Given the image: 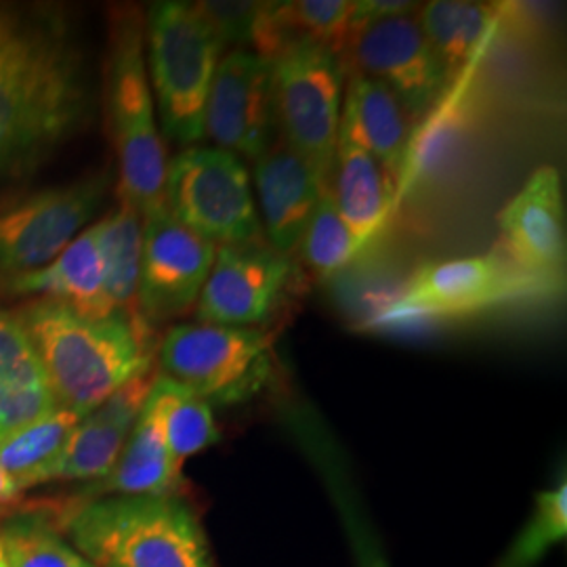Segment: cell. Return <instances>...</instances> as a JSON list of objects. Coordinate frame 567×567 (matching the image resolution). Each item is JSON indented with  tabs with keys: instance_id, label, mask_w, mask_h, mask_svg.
<instances>
[{
	"instance_id": "cell-1",
	"label": "cell",
	"mask_w": 567,
	"mask_h": 567,
	"mask_svg": "<svg viewBox=\"0 0 567 567\" xmlns=\"http://www.w3.org/2000/svg\"><path fill=\"white\" fill-rule=\"evenodd\" d=\"M89 114L86 55L68 7L0 0V179L37 171Z\"/></svg>"
},
{
	"instance_id": "cell-8",
	"label": "cell",
	"mask_w": 567,
	"mask_h": 567,
	"mask_svg": "<svg viewBox=\"0 0 567 567\" xmlns=\"http://www.w3.org/2000/svg\"><path fill=\"white\" fill-rule=\"evenodd\" d=\"M166 208L213 244H265L250 173L243 158L215 145H192L166 166Z\"/></svg>"
},
{
	"instance_id": "cell-21",
	"label": "cell",
	"mask_w": 567,
	"mask_h": 567,
	"mask_svg": "<svg viewBox=\"0 0 567 567\" xmlns=\"http://www.w3.org/2000/svg\"><path fill=\"white\" fill-rule=\"evenodd\" d=\"M339 137L355 143L400 177L414 124L393 91L364 74H347Z\"/></svg>"
},
{
	"instance_id": "cell-2",
	"label": "cell",
	"mask_w": 567,
	"mask_h": 567,
	"mask_svg": "<svg viewBox=\"0 0 567 567\" xmlns=\"http://www.w3.org/2000/svg\"><path fill=\"white\" fill-rule=\"evenodd\" d=\"M34 344L55 402L86 416L114 391L156 364L158 330L122 313L84 318L53 299L16 313Z\"/></svg>"
},
{
	"instance_id": "cell-27",
	"label": "cell",
	"mask_w": 567,
	"mask_h": 567,
	"mask_svg": "<svg viewBox=\"0 0 567 567\" xmlns=\"http://www.w3.org/2000/svg\"><path fill=\"white\" fill-rule=\"evenodd\" d=\"M0 548L9 567H95L53 524L51 511H16L0 526Z\"/></svg>"
},
{
	"instance_id": "cell-16",
	"label": "cell",
	"mask_w": 567,
	"mask_h": 567,
	"mask_svg": "<svg viewBox=\"0 0 567 567\" xmlns=\"http://www.w3.org/2000/svg\"><path fill=\"white\" fill-rule=\"evenodd\" d=\"M494 248L508 264L543 282L566 286V210L555 166L532 173L519 194L498 215Z\"/></svg>"
},
{
	"instance_id": "cell-26",
	"label": "cell",
	"mask_w": 567,
	"mask_h": 567,
	"mask_svg": "<svg viewBox=\"0 0 567 567\" xmlns=\"http://www.w3.org/2000/svg\"><path fill=\"white\" fill-rule=\"evenodd\" d=\"M79 421V414L55 408L32 423L0 433V466L13 477L21 492L47 484L49 471L58 463Z\"/></svg>"
},
{
	"instance_id": "cell-34",
	"label": "cell",
	"mask_w": 567,
	"mask_h": 567,
	"mask_svg": "<svg viewBox=\"0 0 567 567\" xmlns=\"http://www.w3.org/2000/svg\"><path fill=\"white\" fill-rule=\"evenodd\" d=\"M0 567H9L7 559H4V555H2V548H0Z\"/></svg>"
},
{
	"instance_id": "cell-19",
	"label": "cell",
	"mask_w": 567,
	"mask_h": 567,
	"mask_svg": "<svg viewBox=\"0 0 567 567\" xmlns=\"http://www.w3.org/2000/svg\"><path fill=\"white\" fill-rule=\"evenodd\" d=\"M185 489L183 468L173 463L166 446L163 405L152 389L118 463L70 503H89L105 496H185Z\"/></svg>"
},
{
	"instance_id": "cell-14",
	"label": "cell",
	"mask_w": 567,
	"mask_h": 567,
	"mask_svg": "<svg viewBox=\"0 0 567 567\" xmlns=\"http://www.w3.org/2000/svg\"><path fill=\"white\" fill-rule=\"evenodd\" d=\"M204 137L243 161H257L278 140L274 63L248 49L225 53L204 107Z\"/></svg>"
},
{
	"instance_id": "cell-31",
	"label": "cell",
	"mask_w": 567,
	"mask_h": 567,
	"mask_svg": "<svg viewBox=\"0 0 567 567\" xmlns=\"http://www.w3.org/2000/svg\"><path fill=\"white\" fill-rule=\"evenodd\" d=\"M204 21L224 47L248 49L255 39L264 2L255 0H203L194 2Z\"/></svg>"
},
{
	"instance_id": "cell-22",
	"label": "cell",
	"mask_w": 567,
	"mask_h": 567,
	"mask_svg": "<svg viewBox=\"0 0 567 567\" xmlns=\"http://www.w3.org/2000/svg\"><path fill=\"white\" fill-rule=\"evenodd\" d=\"M330 192L339 215L364 248L398 213V182L355 143L339 137Z\"/></svg>"
},
{
	"instance_id": "cell-6",
	"label": "cell",
	"mask_w": 567,
	"mask_h": 567,
	"mask_svg": "<svg viewBox=\"0 0 567 567\" xmlns=\"http://www.w3.org/2000/svg\"><path fill=\"white\" fill-rule=\"evenodd\" d=\"M561 286L532 278L496 250L421 265L368 326L398 330L475 318L498 307L559 297Z\"/></svg>"
},
{
	"instance_id": "cell-7",
	"label": "cell",
	"mask_w": 567,
	"mask_h": 567,
	"mask_svg": "<svg viewBox=\"0 0 567 567\" xmlns=\"http://www.w3.org/2000/svg\"><path fill=\"white\" fill-rule=\"evenodd\" d=\"M274 344L276 332L261 326H173L158 343L156 365L210 405L240 404L269 381Z\"/></svg>"
},
{
	"instance_id": "cell-30",
	"label": "cell",
	"mask_w": 567,
	"mask_h": 567,
	"mask_svg": "<svg viewBox=\"0 0 567 567\" xmlns=\"http://www.w3.org/2000/svg\"><path fill=\"white\" fill-rule=\"evenodd\" d=\"M567 536V484H559L536 494L534 511L526 526L508 545L494 567H536L548 550L561 545Z\"/></svg>"
},
{
	"instance_id": "cell-24",
	"label": "cell",
	"mask_w": 567,
	"mask_h": 567,
	"mask_svg": "<svg viewBox=\"0 0 567 567\" xmlns=\"http://www.w3.org/2000/svg\"><path fill=\"white\" fill-rule=\"evenodd\" d=\"M60 408L41 358L13 313L0 309V433Z\"/></svg>"
},
{
	"instance_id": "cell-12",
	"label": "cell",
	"mask_w": 567,
	"mask_h": 567,
	"mask_svg": "<svg viewBox=\"0 0 567 567\" xmlns=\"http://www.w3.org/2000/svg\"><path fill=\"white\" fill-rule=\"evenodd\" d=\"M215 255L217 244L179 224L166 206L145 215L137 295L143 322L158 330L196 309Z\"/></svg>"
},
{
	"instance_id": "cell-29",
	"label": "cell",
	"mask_w": 567,
	"mask_h": 567,
	"mask_svg": "<svg viewBox=\"0 0 567 567\" xmlns=\"http://www.w3.org/2000/svg\"><path fill=\"white\" fill-rule=\"evenodd\" d=\"M297 252L309 276L320 282L337 276L362 252V246L337 210L330 185L305 227Z\"/></svg>"
},
{
	"instance_id": "cell-23",
	"label": "cell",
	"mask_w": 567,
	"mask_h": 567,
	"mask_svg": "<svg viewBox=\"0 0 567 567\" xmlns=\"http://www.w3.org/2000/svg\"><path fill=\"white\" fill-rule=\"evenodd\" d=\"M507 7L498 2L433 0L421 4L419 20L442 68L446 89L501 34Z\"/></svg>"
},
{
	"instance_id": "cell-33",
	"label": "cell",
	"mask_w": 567,
	"mask_h": 567,
	"mask_svg": "<svg viewBox=\"0 0 567 567\" xmlns=\"http://www.w3.org/2000/svg\"><path fill=\"white\" fill-rule=\"evenodd\" d=\"M16 511H18V508H0V517H2V515H13Z\"/></svg>"
},
{
	"instance_id": "cell-3",
	"label": "cell",
	"mask_w": 567,
	"mask_h": 567,
	"mask_svg": "<svg viewBox=\"0 0 567 567\" xmlns=\"http://www.w3.org/2000/svg\"><path fill=\"white\" fill-rule=\"evenodd\" d=\"M53 519L95 567H215L203 524L185 496L68 501Z\"/></svg>"
},
{
	"instance_id": "cell-13",
	"label": "cell",
	"mask_w": 567,
	"mask_h": 567,
	"mask_svg": "<svg viewBox=\"0 0 567 567\" xmlns=\"http://www.w3.org/2000/svg\"><path fill=\"white\" fill-rule=\"evenodd\" d=\"M492 47L468 61L444 95L412 128L398 177V210L412 194L437 185L465 161L482 124V68Z\"/></svg>"
},
{
	"instance_id": "cell-11",
	"label": "cell",
	"mask_w": 567,
	"mask_h": 567,
	"mask_svg": "<svg viewBox=\"0 0 567 567\" xmlns=\"http://www.w3.org/2000/svg\"><path fill=\"white\" fill-rule=\"evenodd\" d=\"M341 60L347 74H364L386 84L414 126L446 91L419 11L351 25Z\"/></svg>"
},
{
	"instance_id": "cell-20",
	"label": "cell",
	"mask_w": 567,
	"mask_h": 567,
	"mask_svg": "<svg viewBox=\"0 0 567 567\" xmlns=\"http://www.w3.org/2000/svg\"><path fill=\"white\" fill-rule=\"evenodd\" d=\"M0 290L20 297L42 295L93 320L114 313L103 288L102 257L93 227L79 234L51 264L0 280Z\"/></svg>"
},
{
	"instance_id": "cell-25",
	"label": "cell",
	"mask_w": 567,
	"mask_h": 567,
	"mask_svg": "<svg viewBox=\"0 0 567 567\" xmlns=\"http://www.w3.org/2000/svg\"><path fill=\"white\" fill-rule=\"evenodd\" d=\"M103 265V288L114 313L142 320L137 311L142 276L143 217L126 203L93 225Z\"/></svg>"
},
{
	"instance_id": "cell-5",
	"label": "cell",
	"mask_w": 567,
	"mask_h": 567,
	"mask_svg": "<svg viewBox=\"0 0 567 567\" xmlns=\"http://www.w3.org/2000/svg\"><path fill=\"white\" fill-rule=\"evenodd\" d=\"M145 63L166 142L204 140V107L225 47L194 2L161 0L145 13Z\"/></svg>"
},
{
	"instance_id": "cell-4",
	"label": "cell",
	"mask_w": 567,
	"mask_h": 567,
	"mask_svg": "<svg viewBox=\"0 0 567 567\" xmlns=\"http://www.w3.org/2000/svg\"><path fill=\"white\" fill-rule=\"evenodd\" d=\"M105 112L118 158L121 200L142 217L161 210L166 206L168 156L145 63V16L133 4L110 11Z\"/></svg>"
},
{
	"instance_id": "cell-9",
	"label": "cell",
	"mask_w": 567,
	"mask_h": 567,
	"mask_svg": "<svg viewBox=\"0 0 567 567\" xmlns=\"http://www.w3.org/2000/svg\"><path fill=\"white\" fill-rule=\"evenodd\" d=\"M343 60L320 44H301L274 61L278 137L330 183L344 97Z\"/></svg>"
},
{
	"instance_id": "cell-17",
	"label": "cell",
	"mask_w": 567,
	"mask_h": 567,
	"mask_svg": "<svg viewBox=\"0 0 567 567\" xmlns=\"http://www.w3.org/2000/svg\"><path fill=\"white\" fill-rule=\"evenodd\" d=\"M250 182L265 244L292 257L330 183L280 137L255 161Z\"/></svg>"
},
{
	"instance_id": "cell-32",
	"label": "cell",
	"mask_w": 567,
	"mask_h": 567,
	"mask_svg": "<svg viewBox=\"0 0 567 567\" xmlns=\"http://www.w3.org/2000/svg\"><path fill=\"white\" fill-rule=\"evenodd\" d=\"M23 492L13 482V477L0 466V508H16L21 501Z\"/></svg>"
},
{
	"instance_id": "cell-10",
	"label": "cell",
	"mask_w": 567,
	"mask_h": 567,
	"mask_svg": "<svg viewBox=\"0 0 567 567\" xmlns=\"http://www.w3.org/2000/svg\"><path fill=\"white\" fill-rule=\"evenodd\" d=\"M110 175L44 187L0 203V280L51 264L100 210Z\"/></svg>"
},
{
	"instance_id": "cell-28",
	"label": "cell",
	"mask_w": 567,
	"mask_h": 567,
	"mask_svg": "<svg viewBox=\"0 0 567 567\" xmlns=\"http://www.w3.org/2000/svg\"><path fill=\"white\" fill-rule=\"evenodd\" d=\"M154 393L163 405V425L166 446L173 463L183 468L189 456L200 454L221 440L215 423L213 405L187 389L171 383L158 372Z\"/></svg>"
},
{
	"instance_id": "cell-18",
	"label": "cell",
	"mask_w": 567,
	"mask_h": 567,
	"mask_svg": "<svg viewBox=\"0 0 567 567\" xmlns=\"http://www.w3.org/2000/svg\"><path fill=\"white\" fill-rule=\"evenodd\" d=\"M158 365L133 377L114 391L102 405L82 416L70 433L58 463L49 471V482H97L105 477L121 458L128 435L142 414L154 383Z\"/></svg>"
},
{
	"instance_id": "cell-15",
	"label": "cell",
	"mask_w": 567,
	"mask_h": 567,
	"mask_svg": "<svg viewBox=\"0 0 567 567\" xmlns=\"http://www.w3.org/2000/svg\"><path fill=\"white\" fill-rule=\"evenodd\" d=\"M292 271V257H284L267 244L217 246L215 264L194 309L196 320L234 328L264 326Z\"/></svg>"
}]
</instances>
